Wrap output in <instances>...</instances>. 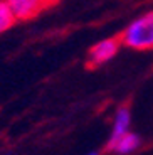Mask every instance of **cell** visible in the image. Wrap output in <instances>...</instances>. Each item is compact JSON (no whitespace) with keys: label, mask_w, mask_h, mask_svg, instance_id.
I'll return each mask as SVG.
<instances>
[{"label":"cell","mask_w":153,"mask_h":155,"mask_svg":"<svg viewBox=\"0 0 153 155\" xmlns=\"http://www.w3.org/2000/svg\"><path fill=\"white\" fill-rule=\"evenodd\" d=\"M123 46L135 51H153V10L146 12L119 34Z\"/></svg>","instance_id":"6da1fadb"},{"label":"cell","mask_w":153,"mask_h":155,"mask_svg":"<svg viewBox=\"0 0 153 155\" xmlns=\"http://www.w3.org/2000/svg\"><path fill=\"white\" fill-rule=\"evenodd\" d=\"M121 39L119 35L116 37H109V39H104V41H99L96 42L91 49L88 51V59H86V66L89 69H96V68L106 64L108 61L116 56V52L119 51L121 47Z\"/></svg>","instance_id":"7a4b0ae2"},{"label":"cell","mask_w":153,"mask_h":155,"mask_svg":"<svg viewBox=\"0 0 153 155\" xmlns=\"http://www.w3.org/2000/svg\"><path fill=\"white\" fill-rule=\"evenodd\" d=\"M7 2L15 17L20 20H31L41 12L59 4V0H7Z\"/></svg>","instance_id":"3957f363"},{"label":"cell","mask_w":153,"mask_h":155,"mask_svg":"<svg viewBox=\"0 0 153 155\" xmlns=\"http://www.w3.org/2000/svg\"><path fill=\"white\" fill-rule=\"evenodd\" d=\"M130 123H131V115H130V108L128 106H121L118 108L115 115V123H113V130H111L109 140L106 143V150L111 152L113 145L121 138L126 132H130Z\"/></svg>","instance_id":"277c9868"},{"label":"cell","mask_w":153,"mask_h":155,"mask_svg":"<svg viewBox=\"0 0 153 155\" xmlns=\"http://www.w3.org/2000/svg\"><path fill=\"white\" fill-rule=\"evenodd\" d=\"M142 145V138L140 135L133 132H126L121 138L113 145L111 148V153H116V155H128V153H133L135 150H138Z\"/></svg>","instance_id":"5b68a950"},{"label":"cell","mask_w":153,"mask_h":155,"mask_svg":"<svg viewBox=\"0 0 153 155\" xmlns=\"http://www.w3.org/2000/svg\"><path fill=\"white\" fill-rule=\"evenodd\" d=\"M17 17L14 14V10L10 8L7 0H0V34L8 29L15 24Z\"/></svg>","instance_id":"8992f818"},{"label":"cell","mask_w":153,"mask_h":155,"mask_svg":"<svg viewBox=\"0 0 153 155\" xmlns=\"http://www.w3.org/2000/svg\"><path fill=\"white\" fill-rule=\"evenodd\" d=\"M88 155H99V152H89Z\"/></svg>","instance_id":"52a82bcc"}]
</instances>
